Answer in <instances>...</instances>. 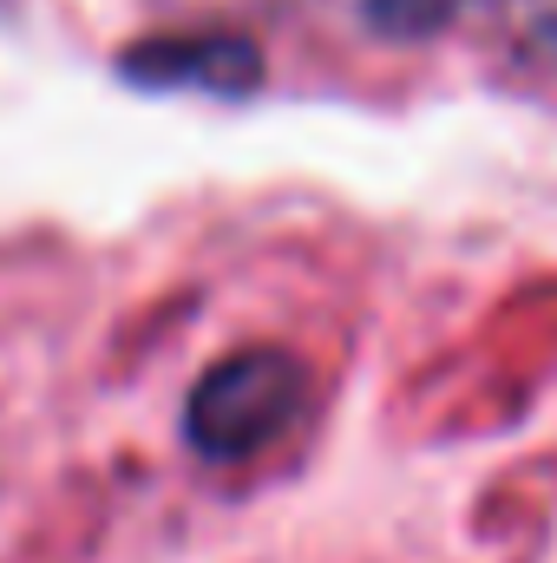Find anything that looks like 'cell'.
<instances>
[{
    "label": "cell",
    "mask_w": 557,
    "mask_h": 563,
    "mask_svg": "<svg viewBox=\"0 0 557 563\" xmlns=\"http://www.w3.org/2000/svg\"><path fill=\"white\" fill-rule=\"evenodd\" d=\"M308 400V374L295 354L282 347H243L230 361H217L197 387H190V407H184V432L204 459L230 465V459H250L263 452L270 439H282L295 413Z\"/></svg>",
    "instance_id": "1"
},
{
    "label": "cell",
    "mask_w": 557,
    "mask_h": 563,
    "mask_svg": "<svg viewBox=\"0 0 557 563\" xmlns=\"http://www.w3.org/2000/svg\"><path fill=\"white\" fill-rule=\"evenodd\" d=\"M132 73L139 79H204V86L237 92L256 79V53L243 40H210L204 53H144V59H132Z\"/></svg>",
    "instance_id": "2"
}]
</instances>
